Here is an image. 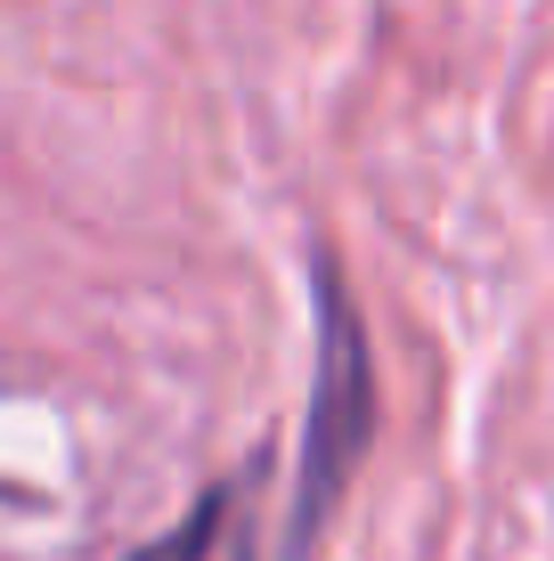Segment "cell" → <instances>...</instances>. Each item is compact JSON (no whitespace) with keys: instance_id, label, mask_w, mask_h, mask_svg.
<instances>
[{"instance_id":"obj_1","label":"cell","mask_w":554,"mask_h":561,"mask_svg":"<svg viewBox=\"0 0 554 561\" xmlns=\"http://www.w3.org/2000/svg\"><path fill=\"white\" fill-rule=\"evenodd\" d=\"M310 294H318V358H310V415H302V456H294V496H285V537L278 561H310L342 489L359 480L375 432H384V391H375V342L359 318L335 253H310Z\"/></svg>"},{"instance_id":"obj_2","label":"cell","mask_w":554,"mask_h":561,"mask_svg":"<svg viewBox=\"0 0 554 561\" xmlns=\"http://www.w3.org/2000/svg\"><path fill=\"white\" fill-rule=\"evenodd\" d=\"M237 489H245L237 472H228V480H213V489H204L196 505H188L180 520H171V529L156 537V546H139L131 561H213L221 529H228V513H237Z\"/></svg>"}]
</instances>
